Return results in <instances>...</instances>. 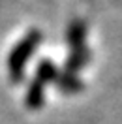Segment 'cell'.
<instances>
[{"label": "cell", "instance_id": "obj_1", "mask_svg": "<svg viewBox=\"0 0 122 124\" xmlns=\"http://www.w3.org/2000/svg\"><path fill=\"white\" fill-rule=\"evenodd\" d=\"M41 32L39 30H30L24 38H21L15 43V47L11 49V53L8 54V75L11 83H19L23 79V73L26 70V64L32 58V54L36 51V47L41 43Z\"/></svg>", "mask_w": 122, "mask_h": 124}, {"label": "cell", "instance_id": "obj_2", "mask_svg": "<svg viewBox=\"0 0 122 124\" xmlns=\"http://www.w3.org/2000/svg\"><path fill=\"white\" fill-rule=\"evenodd\" d=\"M58 79V71L54 68V64L49 58L41 62L36 70V75L30 81L28 85V90H26V98H24V103L28 109H39L43 105V100H45V86L47 83H53Z\"/></svg>", "mask_w": 122, "mask_h": 124}, {"label": "cell", "instance_id": "obj_3", "mask_svg": "<svg viewBox=\"0 0 122 124\" xmlns=\"http://www.w3.org/2000/svg\"><path fill=\"white\" fill-rule=\"evenodd\" d=\"M69 49H75V47H84L86 45V24L83 21H73L68 26V34H66Z\"/></svg>", "mask_w": 122, "mask_h": 124}]
</instances>
